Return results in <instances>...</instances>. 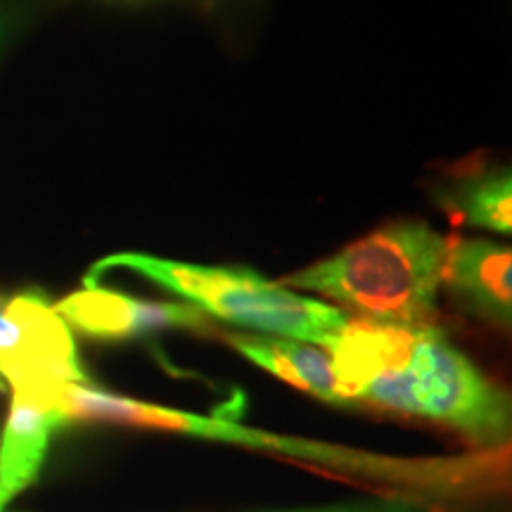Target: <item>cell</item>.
<instances>
[{
  "instance_id": "277c9868",
  "label": "cell",
  "mask_w": 512,
  "mask_h": 512,
  "mask_svg": "<svg viewBox=\"0 0 512 512\" xmlns=\"http://www.w3.org/2000/svg\"><path fill=\"white\" fill-rule=\"evenodd\" d=\"M110 271L143 275L164 290L188 299L197 311L228 320L266 337H285L323 349L349 323L347 313L318 299L275 285L249 268L195 266L143 252L112 254L93 264L83 287H93Z\"/></svg>"
},
{
  "instance_id": "8fae6325",
  "label": "cell",
  "mask_w": 512,
  "mask_h": 512,
  "mask_svg": "<svg viewBox=\"0 0 512 512\" xmlns=\"http://www.w3.org/2000/svg\"><path fill=\"white\" fill-rule=\"evenodd\" d=\"M280 512H427V508H425V501H420V498H413L406 494H392V496L361 498V501L323 505V508L280 510Z\"/></svg>"
},
{
  "instance_id": "7c38bea8",
  "label": "cell",
  "mask_w": 512,
  "mask_h": 512,
  "mask_svg": "<svg viewBox=\"0 0 512 512\" xmlns=\"http://www.w3.org/2000/svg\"><path fill=\"white\" fill-rule=\"evenodd\" d=\"M19 342V328L5 313V302L0 299V356L10 354Z\"/></svg>"
},
{
  "instance_id": "5b68a950",
  "label": "cell",
  "mask_w": 512,
  "mask_h": 512,
  "mask_svg": "<svg viewBox=\"0 0 512 512\" xmlns=\"http://www.w3.org/2000/svg\"><path fill=\"white\" fill-rule=\"evenodd\" d=\"M5 313L19 328V342L0 358V377L10 384L12 396H27L62 408L67 387L88 384L72 328L46 294L36 290L5 299Z\"/></svg>"
},
{
  "instance_id": "5bb4252c",
  "label": "cell",
  "mask_w": 512,
  "mask_h": 512,
  "mask_svg": "<svg viewBox=\"0 0 512 512\" xmlns=\"http://www.w3.org/2000/svg\"><path fill=\"white\" fill-rule=\"evenodd\" d=\"M0 389H3V380H0Z\"/></svg>"
},
{
  "instance_id": "52a82bcc",
  "label": "cell",
  "mask_w": 512,
  "mask_h": 512,
  "mask_svg": "<svg viewBox=\"0 0 512 512\" xmlns=\"http://www.w3.org/2000/svg\"><path fill=\"white\" fill-rule=\"evenodd\" d=\"M444 285L477 318L510 328L512 254L491 240H451Z\"/></svg>"
},
{
  "instance_id": "8992f818",
  "label": "cell",
  "mask_w": 512,
  "mask_h": 512,
  "mask_svg": "<svg viewBox=\"0 0 512 512\" xmlns=\"http://www.w3.org/2000/svg\"><path fill=\"white\" fill-rule=\"evenodd\" d=\"M69 328L93 339H128L169 328H200L202 311L188 304H159L93 285L53 304Z\"/></svg>"
},
{
  "instance_id": "ba28073f",
  "label": "cell",
  "mask_w": 512,
  "mask_h": 512,
  "mask_svg": "<svg viewBox=\"0 0 512 512\" xmlns=\"http://www.w3.org/2000/svg\"><path fill=\"white\" fill-rule=\"evenodd\" d=\"M67 425L62 411L50 403L12 396L0 437V512L17 501L41 475L50 441Z\"/></svg>"
},
{
  "instance_id": "30bf717a",
  "label": "cell",
  "mask_w": 512,
  "mask_h": 512,
  "mask_svg": "<svg viewBox=\"0 0 512 512\" xmlns=\"http://www.w3.org/2000/svg\"><path fill=\"white\" fill-rule=\"evenodd\" d=\"M510 202V169H496L489 174L465 178L444 197V204L458 219L498 235H510L512 230Z\"/></svg>"
},
{
  "instance_id": "3957f363",
  "label": "cell",
  "mask_w": 512,
  "mask_h": 512,
  "mask_svg": "<svg viewBox=\"0 0 512 512\" xmlns=\"http://www.w3.org/2000/svg\"><path fill=\"white\" fill-rule=\"evenodd\" d=\"M448 247L451 240L427 223H387L285 278V287L323 294L370 323L432 325Z\"/></svg>"
},
{
  "instance_id": "7a4b0ae2",
  "label": "cell",
  "mask_w": 512,
  "mask_h": 512,
  "mask_svg": "<svg viewBox=\"0 0 512 512\" xmlns=\"http://www.w3.org/2000/svg\"><path fill=\"white\" fill-rule=\"evenodd\" d=\"M62 415L69 422H98V425L143 427V430L176 432L185 437L223 441V444L264 448L299 463L330 467L347 477H361L373 484L396 489V494L413 498L453 496L484 491L498 486L503 479V451L479 453L465 458H394L380 453L354 451L320 441L287 439L275 434L252 430L226 418H209L157 403L136 401L128 396L102 392L91 384H72L62 396Z\"/></svg>"
},
{
  "instance_id": "4fadbf2b",
  "label": "cell",
  "mask_w": 512,
  "mask_h": 512,
  "mask_svg": "<svg viewBox=\"0 0 512 512\" xmlns=\"http://www.w3.org/2000/svg\"><path fill=\"white\" fill-rule=\"evenodd\" d=\"M12 27H15V17H12V10L8 8V5L0 3V48H3V43L8 41Z\"/></svg>"
},
{
  "instance_id": "9c48e42d",
  "label": "cell",
  "mask_w": 512,
  "mask_h": 512,
  "mask_svg": "<svg viewBox=\"0 0 512 512\" xmlns=\"http://www.w3.org/2000/svg\"><path fill=\"white\" fill-rule=\"evenodd\" d=\"M228 344L259 368L330 403H344L328 351L316 344L266 335H228Z\"/></svg>"
},
{
  "instance_id": "6da1fadb",
  "label": "cell",
  "mask_w": 512,
  "mask_h": 512,
  "mask_svg": "<svg viewBox=\"0 0 512 512\" xmlns=\"http://www.w3.org/2000/svg\"><path fill=\"white\" fill-rule=\"evenodd\" d=\"M344 403L366 401L384 411L437 422L479 453L510 441L508 394L434 325L349 320L323 347Z\"/></svg>"
},
{
  "instance_id": "9a60e30c",
  "label": "cell",
  "mask_w": 512,
  "mask_h": 512,
  "mask_svg": "<svg viewBox=\"0 0 512 512\" xmlns=\"http://www.w3.org/2000/svg\"><path fill=\"white\" fill-rule=\"evenodd\" d=\"M437 512H439V510H437Z\"/></svg>"
}]
</instances>
